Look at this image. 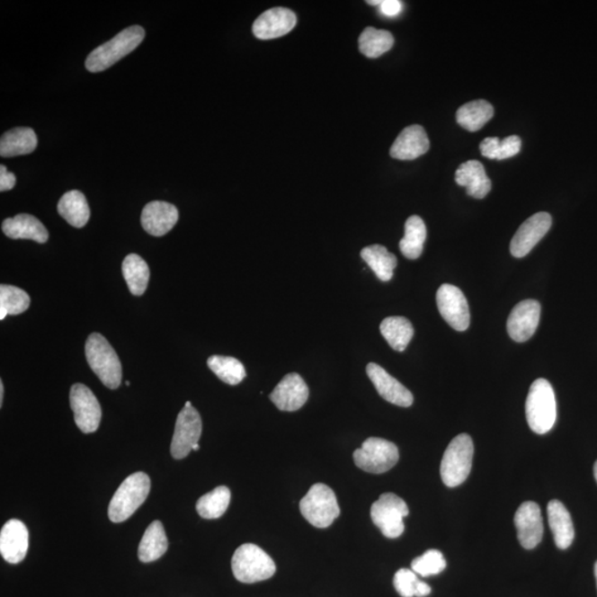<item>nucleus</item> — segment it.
I'll use <instances>...</instances> for the list:
<instances>
[{"mask_svg": "<svg viewBox=\"0 0 597 597\" xmlns=\"http://www.w3.org/2000/svg\"><path fill=\"white\" fill-rule=\"evenodd\" d=\"M526 415L529 427L539 435L547 434L557 421L556 394L547 379L534 380L528 394Z\"/></svg>", "mask_w": 597, "mask_h": 597, "instance_id": "obj_1", "label": "nucleus"}, {"mask_svg": "<svg viewBox=\"0 0 597 597\" xmlns=\"http://www.w3.org/2000/svg\"><path fill=\"white\" fill-rule=\"evenodd\" d=\"M146 37V31L141 26L124 29L117 36L103 45L95 48L86 58L85 67L90 72L104 71L115 62L137 49Z\"/></svg>", "mask_w": 597, "mask_h": 597, "instance_id": "obj_2", "label": "nucleus"}, {"mask_svg": "<svg viewBox=\"0 0 597 597\" xmlns=\"http://www.w3.org/2000/svg\"><path fill=\"white\" fill-rule=\"evenodd\" d=\"M236 580L245 584L271 579L276 573V563L256 544L245 543L234 553L231 560Z\"/></svg>", "mask_w": 597, "mask_h": 597, "instance_id": "obj_3", "label": "nucleus"}, {"mask_svg": "<svg viewBox=\"0 0 597 597\" xmlns=\"http://www.w3.org/2000/svg\"><path fill=\"white\" fill-rule=\"evenodd\" d=\"M86 361L105 387L117 389L121 385L122 365L108 340L100 334H93L85 343Z\"/></svg>", "mask_w": 597, "mask_h": 597, "instance_id": "obj_4", "label": "nucleus"}, {"mask_svg": "<svg viewBox=\"0 0 597 597\" xmlns=\"http://www.w3.org/2000/svg\"><path fill=\"white\" fill-rule=\"evenodd\" d=\"M151 480L144 473L129 476L115 491L109 504V518L114 523L124 522L146 502Z\"/></svg>", "mask_w": 597, "mask_h": 597, "instance_id": "obj_5", "label": "nucleus"}, {"mask_svg": "<svg viewBox=\"0 0 597 597\" xmlns=\"http://www.w3.org/2000/svg\"><path fill=\"white\" fill-rule=\"evenodd\" d=\"M474 442L467 434L454 438L448 445L441 464L442 483L455 488L464 484L473 467Z\"/></svg>", "mask_w": 597, "mask_h": 597, "instance_id": "obj_6", "label": "nucleus"}, {"mask_svg": "<svg viewBox=\"0 0 597 597\" xmlns=\"http://www.w3.org/2000/svg\"><path fill=\"white\" fill-rule=\"evenodd\" d=\"M298 507L307 521L319 529L329 528L341 513L334 491L325 484L313 485Z\"/></svg>", "mask_w": 597, "mask_h": 597, "instance_id": "obj_7", "label": "nucleus"}, {"mask_svg": "<svg viewBox=\"0 0 597 597\" xmlns=\"http://www.w3.org/2000/svg\"><path fill=\"white\" fill-rule=\"evenodd\" d=\"M356 467L370 474H384L391 470L399 459L397 445L383 438L370 437L353 454Z\"/></svg>", "mask_w": 597, "mask_h": 597, "instance_id": "obj_8", "label": "nucleus"}, {"mask_svg": "<svg viewBox=\"0 0 597 597\" xmlns=\"http://www.w3.org/2000/svg\"><path fill=\"white\" fill-rule=\"evenodd\" d=\"M409 513L407 504L398 495L388 493L383 494L370 508V518L383 536L388 539H397L402 536L405 524L404 518Z\"/></svg>", "mask_w": 597, "mask_h": 597, "instance_id": "obj_9", "label": "nucleus"}, {"mask_svg": "<svg viewBox=\"0 0 597 597\" xmlns=\"http://www.w3.org/2000/svg\"><path fill=\"white\" fill-rule=\"evenodd\" d=\"M70 406L75 422L85 434L98 431L102 411L95 395L84 384H75L70 389Z\"/></svg>", "mask_w": 597, "mask_h": 597, "instance_id": "obj_10", "label": "nucleus"}, {"mask_svg": "<svg viewBox=\"0 0 597 597\" xmlns=\"http://www.w3.org/2000/svg\"><path fill=\"white\" fill-rule=\"evenodd\" d=\"M438 310L444 320L456 331H466L470 325L468 302L460 290L452 285H442L436 295Z\"/></svg>", "mask_w": 597, "mask_h": 597, "instance_id": "obj_11", "label": "nucleus"}, {"mask_svg": "<svg viewBox=\"0 0 597 597\" xmlns=\"http://www.w3.org/2000/svg\"><path fill=\"white\" fill-rule=\"evenodd\" d=\"M201 418L194 407H184L178 414L171 454L175 459L189 456L192 447L199 444L201 436Z\"/></svg>", "mask_w": 597, "mask_h": 597, "instance_id": "obj_12", "label": "nucleus"}, {"mask_svg": "<svg viewBox=\"0 0 597 597\" xmlns=\"http://www.w3.org/2000/svg\"><path fill=\"white\" fill-rule=\"evenodd\" d=\"M552 226L550 214L538 213L520 226L510 244V252L516 258L526 257L536 245L548 234Z\"/></svg>", "mask_w": 597, "mask_h": 597, "instance_id": "obj_13", "label": "nucleus"}, {"mask_svg": "<svg viewBox=\"0 0 597 597\" xmlns=\"http://www.w3.org/2000/svg\"><path fill=\"white\" fill-rule=\"evenodd\" d=\"M541 306L537 300H524L513 307L508 317L507 330L513 341L522 343L536 334L540 322Z\"/></svg>", "mask_w": 597, "mask_h": 597, "instance_id": "obj_14", "label": "nucleus"}, {"mask_svg": "<svg viewBox=\"0 0 597 597\" xmlns=\"http://www.w3.org/2000/svg\"><path fill=\"white\" fill-rule=\"evenodd\" d=\"M269 398L281 411L296 412L309 398V388L300 375L290 373L281 380Z\"/></svg>", "mask_w": 597, "mask_h": 597, "instance_id": "obj_15", "label": "nucleus"}, {"mask_svg": "<svg viewBox=\"0 0 597 597\" xmlns=\"http://www.w3.org/2000/svg\"><path fill=\"white\" fill-rule=\"evenodd\" d=\"M520 544L527 550H532L542 541L543 520L541 509L533 502L523 503L514 516Z\"/></svg>", "mask_w": 597, "mask_h": 597, "instance_id": "obj_16", "label": "nucleus"}, {"mask_svg": "<svg viewBox=\"0 0 597 597\" xmlns=\"http://www.w3.org/2000/svg\"><path fill=\"white\" fill-rule=\"evenodd\" d=\"M297 25L296 13L290 9L277 7L260 14L253 25L254 35L262 40L287 35Z\"/></svg>", "mask_w": 597, "mask_h": 597, "instance_id": "obj_17", "label": "nucleus"}, {"mask_svg": "<svg viewBox=\"0 0 597 597\" xmlns=\"http://www.w3.org/2000/svg\"><path fill=\"white\" fill-rule=\"evenodd\" d=\"M29 548V531L21 520H9L0 531V553L4 561L18 565L25 560Z\"/></svg>", "mask_w": 597, "mask_h": 597, "instance_id": "obj_18", "label": "nucleus"}, {"mask_svg": "<svg viewBox=\"0 0 597 597\" xmlns=\"http://www.w3.org/2000/svg\"><path fill=\"white\" fill-rule=\"evenodd\" d=\"M367 374L385 401L401 407L412 406L413 394L379 364L370 363L367 367Z\"/></svg>", "mask_w": 597, "mask_h": 597, "instance_id": "obj_19", "label": "nucleus"}, {"mask_svg": "<svg viewBox=\"0 0 597 597\" xmlns=\"http://www.w3.org/2000/svg\"><path fill=\"white\" fill-rule=\"evenodd\" d=\"M431 144L421 125H411L403 129L391 147V156L401 161H412L428 152Z\"/></svg>", "mask_w": 597, "mask_h": 597, "instance_id": "obj_20", "label": "nucleus"}, {"mask_svg": "<svg viewBox=\"0 0 597 597\" xmlns=\"http://www.w3.org/2000/svg\"><path fill=\"white\" fill-rule=\"evenodd\" d=\"M178 220V210L166 201H151L142 211L141 223L149 235L161 237L172 230Z\"/></svg>", "mask_w": 597, "mask_h": 597, "instance_id": "obj_21", "label": "nucleus"}, {"mask_svg": "<svg viewBox=\"0 0 597 597\" xmlns=\"http://www.w3.org/2000/svg\"><path fill=\"white\" fill-rule=\"evenodd\" d=\"M455 178L457 184L466 187L467 194L477 200L485 199L493 186L483 164L478 161L461 164Z\"/></svg>", "mask_w": 597, "mask_h": 597, "instance_id": "obj_22", "label": "nucleus"}, {"mask_svg": "<svg viewBox=\"0 0 597 597\" xmlns=\"http://www.w3.org/2000/svg\"><path fill=\"white\" fill-rule=\"evenodd\" d=\"M548 526L558 548L566 550L575 540V531L571 514L561 502L551 500L548 504Z\"/></svg>", "mask_w": 597, "mask_h": 597, "instance_id": "obj_23", "label": "nucleus"}, {"mask_svg": "<svg viewBox=\"0 0 597 597\" xmlns=\"http://www.w3.org/2000/svg\"><path fill=\"white\" fill-rule=\"evenodd\" d=\"M2 228L4 234L13 239H31L45 244L49 238V234L41 221L28 214L4 220Z\"/></svg>", "mask_w": 597, "mask_h": 597, "instance_id": "obj_24", "label": "nucleus"}, {"mask_svg": "<svg viewBox=\"0 0 597 597\" xmlns=\"http://www.w3.org/2000/svg\"><path fill=\"white\" fill-rule=\"evenodd\" d=\"M38 138L31 128H14L3 134L0 138V156L13 157L26 156L35 151Z\"/></svg>", "mask_w": 597, "mask_h": 597, "instance_id": "obj_25", "label": "nucleus"}, {"mask_svg": "<svg viewBox=\"0 0 597 597\" xmlns=\"http://www.w3.org/2000/svg\"><path fill=\"white\" fill-rule=\"evenodd\" d=\"M58 213L76 228L85 227L90 218V207L79 191H70L58 203Z\"/></svg>", "mask_w": 597, "mask_h": 597, "instance_id": "obj_26", "label": "nucleus"}, {"mask_svg": "<svg viewBox=\"0 0 597 597\" xmlns=\"http://www.w3.org/2000/svg\"><path fill=\"white\" fill-rule=\"evenodd\" d=\"M168 548V541L163 524L158 520L149 524L144 532L141 542L138 546V558L143 563H149L158 560L165 555Z\"/></svg>", "mask_w": 597, "mask_h": 597, "instance_id": "obj_27", "label": "nucleus"}, {"mask_svg": "<svg viewBox=\"0 0 597 597\" xmlns=\"http://www.w3.org/2000/svg\"><path fill=\"white\" fill-rule=\"evenodd\" d=\"M495 109L488 101L476 100L462 105L457 111V123L467 131L476 132L493 119Z\"/></svg>", "mask_w": 597, "mask_h": 597, "instance_id": "obj_28", "label": "nucleus"}, {"mask_svg": "<svg viewBox=\"0 0 597 597\" xmlns=\"http://www.w3.org/2000/svg\"><path fill=\"white\" fill-rule=\"evenodd\" d=\"M379 330L389 346L397 352L405 351L414 336L411 321L404 316L387 317L380 324Z\"/></svg>", "mask_w": 597, "mask_h": 597, "instance_id": "obj_29", "label": "nucleus"}, {"mask_svg": "<svg viewBox=\"0 0 597 597\" xmlns=\"http://www.w3.org/2000/svg\"><path fill=\"white\" fill-rule=\"evenodd\" d=\"M361 257L372 269L373 272L377 274L380 281L387 282L391 281L395 268L397 266V259L384 245H369V247L362 249Z\"/></svg>", "mask_w": 597, "mask_h": 597, "instance_id": "obj_30", "label": "nucleus"}, {"mask_svg": "<svg viewBox=\"0 0 597 597\" xmlns=\"http://www.w3.org/2000/svg\"><path fill=\"white\" fill-rule=\"evenodd\" d=\"M427 236L426 225L420 216H411L406 220L405 236L399 242V249L407 259L421 257Z\"/></svg>", "mask_w": 597, "mask_h": 597, "instance_id": "obj_31", "label": "nucleus"}, {"mask_svg": "<svg viewBox=\"0 0 597 597\" xmlns=\"http://www.w3.org/2000/svg\"><path fill=\"white\" fill-rule=\"evenodd\" d=\"M122 273L132 295L142 296L146 292L149 281V268L146 260L136 254H129L124 259Z\"/></svg>", "mask_w": 597, "mask_h": 597, "instance_id": "obj_32", "label": "nucleus"}, {"mask_svg": "<svg viewBox=\"0 0 597 597\" xmlns=\"http://www.w3.org/2000/svg\"><path fill=\"white\" fill-rule=\"evenodd\" d=\"M230 498V490L225 486H220L200 498L196 504L197 512L203 519H218L227 512Z\"/></svg>", "mask_w": 597, "mask_h": 597, "instance_id": "obj_33", "label": "nucleus"}, {"mask_svg": "<svg viewBox=\"0 0 597 597\" xmlns=\"http://www.w3.org/2000/svg\"><path fill=\"white\" fill-rule=\"evenodd\" d=\"M360 51L369 58H379L392 49L394 37L388 31L368 27L359 38Z\"/></svg>", "mask_w": 597, "mask_h": 597, "instance_id": "obj_34", "label": "nucleus"}, {"mask_svg": "<svg viewBox=\"0 0 597 597\" xmlns=\"http://www.w3.org/2000/svg\"><path fill=\"white\" fill-rule=\"evenodd\" d=\"M521 138L512 136L500 139L499 138H487L480 143V152L483 156L490 160H507L516 156L521 151Z\"/></svg>", "mask_w": 597, "mask_h": 597, "instance_id": "obj_35", "label": "nucleus"}, {"mask_svg": "<svg viewBox=\"0 0 597 597\" xmlns=\"http://www.w3.org/2000/svg\"><path fill=\"white\" fill-rule=\"evenodd\" d=\"M207 365L226 384L237 385L245 378L242 362L230 356L213 355L207 360Z\"/></svg>", "mask_w": 597, "mask_h": 597, "instance_id": "obj_36", "label": "nucleus"}, {"mask_svg": "<svg viewBox=\"0 0 597 597\" xmlns=\"http://www.w3.org/2000/svg\"><path fill=\"white\" fill-rule=\"evenodd\" d=\"M31 306V297L17 287L0 286V320L7 316H17L25 312Z\"/></svg>", "mask_w": 597, "mask_h": 597, "instance_id": "obj_37", "label": "nucleus"}, {"mask_svg": "<svg viewBox=\"0 0 597 597\" xmlns=\"http://www.w3.org/2000/svg\"><path fill=\"white\" fill-rule=\"evenodd\" d=\"M446 560L438 550H428L412 562V570L423 577L440 575L446 569Z\"/></svg>", "mask_w": 597, "mask_h": 597, "instance_id": "obj_38", "label": "nucleus"}, {"mask_svg": "<svg viewBox=\"0 0 597 597\" xmlns=\"http://www.w3.org/2000/svg\"><path fill=\"white\" fill-rule=\"evenodd\" d=\"M418 582L417 575L413 570L401 569L395 573L394 587L402 597L415 596Z\"/></svg>", "mask_w": 597, "mask_h": 597, "instance_id": "obj_39", "label": "nucleus"}, {"mask_svg": "<svg viewBox=\"0 0 597 597\" xmlns=\"http://www.w3.org/2000/svg\"><path fill=\"white\" fill-rule=\"evenodd\" d=\"M379 6L380 12L388 17L397 16L403 9V4L402 2H399V0H380Z\"/></svg>", "mask_w": 597, "mask_h": 597, "instance_id": "obj_40", "label": "nucleus"}, {"mask_svg": "<svg viewBox=\"0 0 597 597\" xmlns=\"http://www.w3.org/2000/svg\"><path fill=\"white\" fill-rule=\"evenodd\" d=\"M14 185H16V177L7 171L6 166H0V192L11 191Z\"/></svg>", "mask_w": 597, "mask_h": 597, "instance_id": "obj_41", "label": "nucleus"}, {"mask_svg": "<svg viewBox=\"0 0 597 597\" xmlns=\"http://www.w3.org/2000/svg\"><path fill=\"white\" fill-rule=\"evenodd\" d=\"M432 593V587L425 584V582H418L416 590H415V596L416 597H426Z\"/></svg>", "mask_w": 597, "mask_h": 597, "instance_id": "obj_42", "label": "nucleus"}, {"mask_svg": "<svg viewBox=\"0 0 597 597\" xmlns=\"http://www.w3.org/2000/svg\"><path fill=\"white\" fill-rule=\"evenodd\" d=\"M4 402V383L0 382V406L3 405Z\"/></svg>", "mask_w": 597, "mask_h": 597, "instance_id": "obj_43", "label": "nucleus"}, {"mask_svg": "<svg viewBox=\"0 0 597 597\" xmlns=\"http://www.w3.org/2000/svg\"><path fill=\"white\" fill-rule=\"evenodd\" d=\"M594 477H595V480H596V483H597V460H596L595 465H594Z\"/></svg>", "mask_w": 597, "mask_h": 597, "instance_id": "obj_44", "label": "nucleus"}, {"mask_svg": "<svg viewBox=\"0 0 597 597\" xmlns=\"http://www.w3.org/2000/svg\"><path fill=\"white\" fill-rule=\"evenodd\" d=\"M594 573H595V579H596V585H597V562L595 563Z\"/></svg>", "mask_w": 597, "mask_h": 597, "instance_id": "obj_45", "label": "nucleus"}, {"mask_svg": "<svg viewBox=\"0 0 597 597\" xmlns=\"http://www.w3.org/2000/svg\"><path fill=\"white\" fill-rule=\"evenodd\" d=\"M200 450V444H196L194 447H192V450Z\"/></svg>", "mask_w": 597, "mask_h": 597, "instance_id": "obj_46", "label": "nucleus"}, {"mask_svg": "<svg viewBox=\"0 0 597 597\" xmlns=\"http://www.w3.org/2000/svg\"><path fill=\"white\" fill-rule=\"evenodd\" d=\"M185 407H192V403L191 402H186Z\"/></svg>", "mask_w": 597, "mask_h": 597, "instance_id": "obj_47", "label": "nucleus"}]
</instances>
